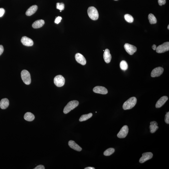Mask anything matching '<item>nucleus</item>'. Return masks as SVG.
Masks as SVG:
<instances>
[{
    "label": "nucleus",
    "mask_w": 169,
    "mask_h": 169,
    "mask_svg": "<svg viewBox=\"0 0 169 169\" xmlns=\"http://www.w3.org/2000/svg\"><path fill=\"white\" fill-rule=\"evenodd\" d=\"M115 1H117V0H115Z\"/></svg>",
    "instance_id": "nucleus-37"
},
{
    "label": "nucleus",
    "mask_w": 169,
    "mask_h": 169,
    "mask_svg": "<svg viewBox=\"0 0 169 169\" xmlns=\"http://www.w3.org/2000/svg\"><path fill=\"white\" fill-rule=\"evenodd\" d=\"M45 21L42 20H37L34 22L32 24V27L34 29L40 28L42 27L44 25Z\"/></svg>",
    "instance_id": "nucleus-18"
},
{
    "label": "nucleus",
    "mask_w": 169,
    "mask_h": 169,
    "mask_svg": "<svg viewBox=\"0 0 169 169\" xmlns=\"http://www.w3.org/2000/svg\"><path fill=\"white\" fill-rule=\"evenodd\" d=\"M54 83L57 87H61L63 86L65 83V79L63 76L61 75H58L54 79Z\"/></svg>",
    "instance_id": "nucleus-6"
},
{
    "label": "nucleus",
    "mask_w": 169,
    "mask_h": 169,
    "mask_svg": "<svg viewBox=\"0 0 169 169\" xmlns=\"http://www.w3.org/2000/svg\"><path fill=\"white\" fill-rule=\"evenodd\" d=\"M115 149L112 148H110L106 150L104 152V155L105 156H109L115 152Z\"/></svg>",
    "instance_id": "nucleus-25"
},
{
    "label": "nucleus",
    "mask_w": 169,
    "mask_h": 169,
    "mask_svg": "<svg viewBox=\"0 0 169 169\" xmlns=\"http://www.w3.org/2000/svg\"><path fill=\"white\" fill-rule=\"evenodd\" d=\"M24 118L27 121H31L34 119L35 117L33 114L31 112H27L25 114Z\"/></svg>",
    "instance_id": "nucleus-21"
},
{
    "label": "nucleus",
    "mask_w": 169,
    "mask_h": 169,
    "mask_svg": "<svg viewBox=\"0 0 169 169\" xmlns=\"http://www.w3.org/2000/svg\"><path fill=\"white\" fill-rule=\"evenodd\" d=\"M21 77L23 81L26 85H30L31 83V79L30 73L27 70H23L21 72Z\"/></svg>",
    "instance_id": "nucleus-4"
},
{
    "label": "nucleus",
    "mask_w": 169,
    "mask_h": 169,
    "mask_svg": "<svg viewBox=\"0 0 169 169\" xmlns=\"http://www.w3.org/2000/svg\"><path fill=\"white\" fill-rule=\"evenodd\" d=\"M150 132L151 133H154L158 129L157 123L156 121H152L150 122Z\"/></svg>",
    "instance_id": "nucleus-19"
},
{
    "label": "nucleus",
    "mask_w": 169,
    "mask_h": 169,
    "mask_svg": "<svg viewBox=\"0 0 169 169\" xmlns=\"http://www.w3.org/2000/svg\"><path fill=\"white\" fill-rule=\"evenodd\" d=\"M156 46L155 45H153L152 46V48L154 50H156Z\"/></svg>",
    "instance_id": "nucleus-34"
},
{
    "label": "nucleus",
    "mask_w": 169,
    "mask_h": 169,
    "mask_svg": "<svg viewBox=\"0 0 169 169\" xmlns=\"http://www.w3.org/2000/svg\"><path fill=\"white\" fill-rule=\"evenodd\" d=\"M68 145L70 147L73 149L77 151H81L82 149L80 146L72 140H70L68 142Z\"/></svg>",
    "instance_id": "nucleus-15"
},
{
    "label": "nucleus",
    "mask_w": 169,
    "mask_h": 169,
    "mask_svg": "<svg viewBox=\"0 0 169 169\" xmlns=\"http://www.w3.org/2000/svg\"><path fill=\"white\" fill-rule=\"evenodd\" d=\"M165 121L166 124H169V112L166 113L165 115Z\"/></svg>",
    "instance_id": "nucleus-28"
},
{
    "label": "nucleus",
    "mask_w": 169,
    "mask_h": 169,
    "mask_svg": "<svg viewBox=\"0 0 169 169\" xmlns=\"http://www.w3.org/2000/svg\"><path fill=\"white\" fill-rule=\"evenodd\" d=\"M137 99L135 97L130 98L124 103L123 105V108L124 110H129L132 109L136 105Z\"/></svg>",
    "instance_id": "nucleus-1"
},
{
    "label": "nucleus",
    "mask_w": 169,
    "mask_h": 169,
    "mask_svg": "<svg viewBox=\"0 0 169 169\" xmlns=\"http://www.w3.org/2000/svg\"><path fill=\"white\" fill-rule=\"evenodd\" d=\"M38 6L36 5H34L31 6L26 11V15L28 16H31L35 13L37 11Z\"/></svg>",
    "instance_id": "nucleus-17"
},
{
    "label": "nucleus",
    "mask_w": 169,
    "mask_h": 169,
    "mask_svg": "<svg viewBox=\"0 0 169 169\" xmlns=\"http://www.w3.org/2000/svg\"><path fill=\"white\" fill-rule=\"evenodd\" d=\"M87 13L89 17L93 20L95 21L98 19L99 14L97 9L95 7L91 6L87 10Z\"/></svg>",
    "instance_id": "nucleus-3"
},
{
    "label": "nucleus",
    "mask_w": 169,
    "mask_h": 169,
    "mask_svg": "<svg viewBox=\"0 0 169 169\" xmlns=\"http://www.w3.org/2000/svg\"><path fill=\"white\" fill-rule=\"evenodd\" d=\"M168 99L167 96H164L161 97L156 102L155 107L156 108H159L163 105Z\"/></svg>",
    "instance_id": "nucleus-14"
},
{
    "label": "nucleus",
    "mask_w": 169,
    "mask_h": 169,
    "mask_svg": "<svg viewBox=\"0 0 169 169\" xmlns=\"http://www.w3.org/2000/svg\"><path fill=\"white\" fill-rule=\"evenodd\" d=\"M148 19L150 24H155L157 22V20L154 16L152 14H150L148 16Z\"/></svg>",
    "instance_id": "nucleus-23"
},
{
    "label": "nucleus",
    "mask_w": 169,
    "mask_h": 169,
    "mask_svg": "<svg viewBox=\"0 0 169 169\" xmlns=\"http://www.w3.org/2000/svg\"><path fill=\"white\" fill-rule=\"evenodd\" d=\"M21 41L23 44L25 46H31L33 45L34 43L32 40L26 36L23 37Z\"/></svg>",
    "instance_id": "nucleus-13"
},
{
    "label": "nucleus",
    "mask_w": 169,
    "mask_h": 169,
    "mask_svg": "<svg viewBox=\"0 0 169 169\" xmlns=\"http://www.w3.org/2000/svg\"><path fill=\"white\" fill-rule=\"evenodd\" d=\"M79 104L78 101L76 100H73L70 101L64 108L63 110L64 113L65 114L68 113L71 110L74 109L78 106Z\"/></svg>",
    "instance_id": "nucleus-2"
},
{
    "label": "nucleus",
    "mask_w": 169,
    "mask_h": 169,
    "mask_svg": "<svg viewBox=\"0 0 169 169\" xmlns=\"http://www.w3.org/2000/svg\"><path fill=\"white\" fill-rule=\"evenodd\" d=\"M124 18L125 20L128 22L131 23L133 22L134 19L132 16L131 15L127 14L124 16Z\"/></svg>",
    "instance_id": "nucleus-26"
},
{
    "label": "nucleus",
    "mask_w": 169,
    "mask_h": 169,
    "mask_svg": "<svg viewBox=\"0 0 169 169\" xmlns=\"http://www.w3.org/2000/svg\"><path fill=\"white\" fill-rule=\"evenodd\" d=\"M156 52L158 53H163L168 51L169 50V42H166L162 44L159 45L156 48Z\"/></svg>",
    "instance_id": "nucleus-5"
},
{
    "label": "nucleus",
    "mask_w": 169,
    "mask_h": 169,
    "mask_svg": "<svg viewBox=\"0 0 169 169\" xmlns=\"http://www.w3.org/2000/svg\"><path fill=\"white\" fill-rule=\"evenodd\" d=\"M124 47L126 52L131 55H133L137 51V48L136 46L128 43L125 44Z\"/></svg>",
    "instance_id": "nucleus-7"
},
{
    "label": "nucleus",
    "mask_w": 169,
    "mask_h": 169,
    "mask_svg": "<svg viewBox=\"0 0 169 169\" xmlns=\"http://www.w3.org/2000/svg\"><path fill=\"white\" fill-rule=\"evenodd\" d=\"M169 25H168V27H167V29H168V30H169Z\"/></svg>",
    "instance_id": "nucleus-36"
},
{
    "label": "nucleus",
    "mask_w": 169,
    "mask_h": 169,
    "mask_svg": "<svg viewBox=\"0 0 169 169\" xmlns=\"http://www.w3.org/2000/svg\"><path fill=\"white\" fill-rule=\"evenodd\" d=\"M128 131V126L126 125H124L121 128L119 132L117 134V137L120 138H124L127 136Z\"/></svg>",
    "instance_id": "nucleus-8"
},
{
    "label": "nucleus",
    "mask_w": 169,
    "mask_h": 169,
    "mask_svg": "<svg viewBox=\"0 0 169 169\" xmlns=\"http://www.w3.org/2000/svg\"><path fill=\"white\" fill-rule=\"evenodd\" d=\"M103 58L105 62L109 63L110 62L111 59V56L109 50L106 49L103 54Z\"/></svg>",
    "instance_id": "nucleus-16"
},
{
    "label": "nucleus",
    "mask_w": 169,
    "mask_h": 169,
    "mask_svg": "<svg viewBox=\"0 0 169 169\" xmlns=\"http://www.w3.org/2000/svg\"><path fill=\"white\" fill-rule=\"evenodd\" d=\"M62 18L60 16H58V17L56 18L55 21V23L56 24H58L61 22V20H62Z\"/></svg>",
    "instance_id": "nucleus-29"
},
{
    "label": "nucleus",
    "mask_w": 169,
    "mask_h": 169,
    "mask_svg": "<svg viewBox=\"0 0 169 169\" xmlns=\"http://www.w3.org/2000/svg\"><path fill=\"white\" fill-rule=\"evenodd\" d=\"M164 69L161 67L156 68L152 70L151 73V76L152 77H158L163 73Z\"/></svg>",
    "instance_id": "nucleus-9"
},
{
    "label": "nucleus",
    "mask_w": 169,
    "mask_h": 169,
    "mask_svg": "<svg viewBox=\"0 0 169 169\" xmlns=\"http://www.w3.org/2000/svg\"><path fill=\"white\" fill-rule=\"evenodd\" d=\"M94 92L96 93L106 94L108 93V91L106 88L102 86H98L95 87L93 89Z\"/></svg>",
    "instance_id": "nucleus-11"
},
{
    "label": "nucleus",
    "mask_w": 169,
    "mask_h": 169,
    "mask_svg": "<svg viewBox=\"0 0 169 169\" xmlns=\"http://www.w3.org/2000/svg\"><path fill=\"white\" fill-rule=\"evenodd\" d=\"M92 114L91 113L86 114L82 115L80 118L79 121L81 122V121H86L92 117Z\"/></svg>",
    "instance_id": "nucleus-22"
},
{
    "label": "nucleus",
    "mask_w": 169,
    "mask_h": 169,
    "mask_svg": "<svg viewBox=\"0 0 169 169\" xmlns=\"http://www.w3.org/2000/svg\"><path fill=\"white\" fill-rule=\"evenodd\" d=\"M152 156L153 154L151 152L144 153L142 154V156L140 158L139 161L140 163H143L147 160L151 159Z\"/></svg>",
    "instance_id": "nucleus-10"
},
{
    "label": "nucleus",
    "mask_w": 169,
    "mask_h": 169,
    "mask_svg": "<svg viewBox=\"0 0 169 169\" xmlns=\"http://www.w3.org/2000/svg\"><path fill=\"white\" fill-rule=\"evenodd\" d=\"M158 2L159 5L161 6L166 4V0H158Z\"/></svg>",
    "instance_id": "nucleus-30"
},
{
    "label": "nucleus",
    "mask_w": 169,
    "mask_h": 169,
    "mask_svg": "<svg viewBox=\"0 0 169 169\" xmlns=\"http://www.w3.org/2000/svg\"><path fill=\"white\" fill-rule=\"evenodd\" d=\"M120 67L123 71H126L128 68V65L126 61L123 60L120 62Z\"/></svg>",
    "instance_id": "nucleus-24"
},
{
    "label": "nucleus",
    "mask_w": 169,
    "mask_h": 169,
    "mask_svg": "<svg viewBox=\"0 0 169 169\" xmlns=\"http://www.w3.org/2000/svg\"><path fill=\"white\" fill-rule=\"evenodd\" d=\"M5 13V10L3 8H0V17H2Z\"/></svg>",
    "instance_id": "nucleus-31"
},
{
    "label": "nucleus",
    "mask_w": 169,
    "mask_h": 169,
    "mask_svg": "<svg viewBox=\"0 0 169 169\" xmlns=\"http://www.w3.org/2000/svg\"><path fill=\"white\" fill-rule=\"evenodd\" d=\"M45 168L44 166L43 165H38L36 166V167L34 168V169H45Z\"/></svg>",
    "instance_id": "nucleus-32"
},
{
    "label": "nucleus",
    "mask_w": 169,
    "mask_h": 169,
    "mask_svg": "<svg viewBox=\"0 0 169 169\" xmlns=\"http://www.w3.org/2000/svg\"><path fill=\"white\" fill-rule=\"evenodd\" d=\"M4 51V49L3 46L2 45H0V56H1V55H2Z\"/></svg>",
    "instance_id": "nucleus-33"
},
{
    "label": "nucleus",
    "mask_w": 169,
    "mask_h": 169,
    "mask_svg": "<svg viewBox=\"0 0 169 169\" xmlns=\"http://www.w3.org/2000/svg\"><path fill=\"white\" fill-rule=\"evenodd\" d=\"M56 8L58 9L59 10L61 11H63L64 9L65 5L62 3H58L56 4Z\"/></svg>",
    "instance_id": "nucleus-27"
},
{
    "label": "nucleus",
    "mask_w": 169,
    "mask_h": 169,
    "mask_svg": "<svg viewBox=\"0 0 169 169\" xmlns=\"http://www.w3.org/2000/svg\"><path fill=\"white\" fill-rule=\"evenodd\" d=\"M75 57L76 61L78 63L82 65H86V59L82 54L77 53L75 55Z\"/></svg>",
    "instance_id": "nucleus-12"
},
{
    "label": "nucleus",
    "mask_w": 169,
    "mask_h": 169,
    "mask_svg": "<svg viewBox=\"0 0 169 169\" xmlns=\"http://www.w3.org/2000/svg\"><path fill=\"white\" fill-rule=\"evenodd\" d=\"M9 105L8 99L7 98H4L2 99L0 102V107L2 109H5L8 107Z\"/></svg>",
    "instance_id": "nucleus-20"
},
{
    "label": "nucleus",
    "mask_w": 169,
    "mask_h": 169,
    "mask_svg": "<svg viewBox=\"0 0 169 169\" xmlns=\"http://www.w3.org/2000/svg\"><path fill=\"white\" fill-rule=\"evenodd\" d=\"M85 169H95V168L92 167H87L85 168Z\"/></svg>",
    "instance_id": "nucleus-35"
}]
</instances>
